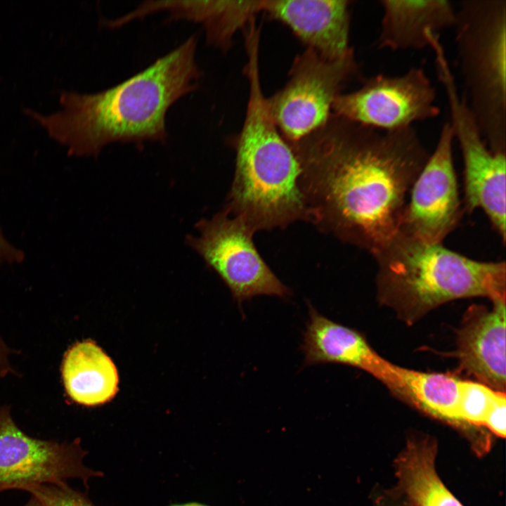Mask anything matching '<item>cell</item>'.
<instances>
[{
  "mask_svg": "<svg viewBox=\"0 0 506 506\" xmlns=\"http://www.w3.org/2000/svg\"><path fill=\"white\" fill-rule=\"evenodd\" d=\"M290 145L309 221L371 254L398 231L406 196L430 155L413 126L384 131L334 114Z\"/></svg>",
  "mask_w": 506,
  "mask_h": 506,
  "instance_id": "cell-1",
  "label": "cell"
},
{
  "mask_svg": "<svg viewBox=\"0 0 506 506\" xmlns=\"http://www.w3.org/2000/svg\"><path fill=\"white\" fill-rule=\"evenodd\" d=\"M198 39L193 34L122 82L93 93L67 92L62 110L32 112L49 134L75 155L96 156L107 145L168 138L166 117L182 97L196 91L202 77L197 60Z\"/></svg>",
  "mask_w": 506,
  "mask_h": 506,
  "instance_id": "cell-2",
  "label": "cell"
},
{
  "mask_svg": "<svg viewBox=\"0 0 506 506\" xmlns=\"http://www.w3.org/2000/svg\"><path fill=\"white\" fill-rule=\"evenodd\" d=\"M246 75L249 98L242 127L233 141L235 174L224 209L254 232L309 221L299 160L271 115L259 71Z\"/></svg>",
  "mask_w": 506,
  "mask_h": 506,
  "instance_id": "cell-3",
  "label": "cell"
},
{
  "mask_svg": "<svg viewBox=\"0 0 506 506\" xmlns=\"http://www.w3.org/2000/svg\"><path fill=\"white\" fill-rule=\"evenodd\" d=\"M382 304L410 324L447 301L473 297L505 299V261L472 259L397 231L372 253Z\"/></svg>",
  "mask_w": 506,
  "mask_h": 506,
  "instance_id": "cell-4",
  "label": "cell"
},
{
  "mask_svg": "<svg viewBox=\"0 0 506 506\" xmlns=\"http://www.w3.org/2000/svg\"><path fill=\"white\" fill-rule=\"evenodd\" d=\"M453 27L461 96L489 148L506 153V0L460 1Z\"/></svg>",
  "mask_w": 506,
  "mask_h": 506,
  "instance_id": "cell-5",
  "label": "cell"
},
{
  "mask_svg": "<svg viewBox=\"0 0 506 506\" xmlns=\"http://www.w3.org/2000/svg\"><path fill=\"white\" fill-rule=\"evenodd\" d=\"M355 79H361V67L353 49L332 60L310 48L298 55L286 84L267 98L271 115L284 139L293 145L324 126L335 98Z\"/></svg>",
  "mask_w": 506,
  "mask_h": 506,
  "instance_id": "cell-6",
  "label": "cell"
},
{
  "mask_svg": "<svg viewBox=\"0 0 506 506\" xmlns=\"http://www.w3.org/2000/svg\"><path fill=\"white\" fill-rule=\"evenodd\" d=\"M186 245L223 281L239 305L258 295L283 299L292 292L264 261L253 240L254 231L225 209L195 225Z\"/></svg>",
  "mask_w": 506,
  "mask_h": 506,
  "instance_id": "cell-7",
  "label": "cell"
},
{
  "mask_svg": "<svg viewBox=\"0 0 506 506\" xmlns=\"http://www.w3.org/2000/svg\"><path fill=\"white\" fill-rule=\"evenodd\" d=\"M436 98L423 67H414L401 75L363 79L358 89L335 98L332 114L367 127L396 131L437 117L441 110Z\"/></svg>",
  "mask_w": 506,
  "mask_h": 506,
  "instance_id": "cell-8",
  "label": "cell"
},
{
  "mask_svg": "<svg viewBox=\"0 0 506 506\" xmlns=\"http://www.w3.org/2000/svg\"><path fill=\"white\" fill-rule=\"evenodd\" d=\"M439 81L450 110L454 140L459 144L464 163L465 209H481L502 242H505L506 153L493 152L462 99L456 80L450 73Z\"/></svg>",
  "mask_w": 506,
  "mask_h": 506,
  "instance_id": "cell-9",
  "label": "cell"
},
{
  "mask_svg": "<svg viewBox=\"0 0 506 506\" xmlns=\"http://www.w3.org/2000/svg\"><path fill=\"white\" fill-rule=\"evenodd\" d=\"M87 452L80 440L59 443L31 437L13 420L9 408H0V492L46 484L66 483L79 479L86 486L100 472L84 465Z\"/></svg>",
  "mask_w": 506,
  "mask_h": 506,
  "instance_id": "cell-10",
  "label": "cell"
},
{
  "mask_svg": "<svg viewBox=\"0 0 506 506\" xmlns=\"http://www.w3.org/2000/svg\"><path fill=\"white\" fill-rule=\"evenodd\" d=\"M454 136L443 124L437 144L410 190L398 231L419 240L441 243L462 214L453 159Z\"/></svg>",
  "mask_w": 506,
  "mask_h": 506,
  "instance_id": "cell-11",
  "label": "cell"
},
{
  "mask_svg": "<svg viewBox=\"0 0 506 506\" xmlns=\"http://www.w3.org/2000/svg\"><path fill=\"white\" fill-rule=\"evenodd\" d=\"M308 306L309 320L301 346L304 365L339 363L355 367L406 398L403 368L381 357L359 332L319 313L311 304Z\"/></svg>",
  "mask_w": 506,
  "mask_h": 506,
  "instance_id": "cell-12",
  "label": "cell"
},
{
  "mask_svg": "<svg viewBox=\"0 0 506 506\" xmlns=\"http://www.w3.org/2000/svg\"><path fill=\"white\" fill-rule=\"evenodd\" d=\"M262 12L286 25L323 58L337 60L353 49L350 1L264 0Z\"/></svg>",
  "mask_w": 506,
  "mask_h": 506,
  "instance_id": "cell-13",
  "label": "cell"
},
{
  "mask_svg": "<svg viewBox=\"0 0 506 506\" xmlns=\"http://www.w3.org/2000/svg\"><path fill=\"white\" fill-rule=\"evenodd\" d=\"M493 306H472L457 337L456 356L462 370L490 388L505 387V299Z\"/></svg>",
  "mask_w": 506,
  "mask_h": 506,
  "instance_id": "cell-14",
  "label": "cell"
},
{
  "mask_svg": "<svg viewBox=\"0 0 506 506\" xmlns=\"http://www.w3.org/2000/svg\"><path fill=\"white\" fill-rule=\"evenodd\" d=\"M382 15L375 46L393 51L429 46V34L453 27L456 7L448 0H380Z\"/></svg>",
  "mask_w": 506,
  "mask_h": 506,
  "instance_id": "cell-15",
  "label": "cell"
},
{
  "mask_svg": "<svg viewBox=\"0 0 506 506\" xmlns=\"http://www.w3.org/2000/svg\"><path fill=\"white\" fill-rule=\"evenodd\" d=\"M61 376L67 396L84 406L105 404L118 391L119 375L115 363L91 339L78 342L66 351Z\"/></svg>",
  "mask_w": 506,
  "mask_h": 506,
  "instance_id": "cell-16",
  "label": "cell"
},
{
  "mask_svg": "<svg viewBox=\"0 0 506 506\" xmlns=\"http://www.w3.org/2000/svg\"><path fill=\"white\" fill-rule=\"evenodd\" d=\"M263 1H162L160 12L169 20H183L200 24L206 41L221 50L228 49L234 34L245 29L262 11Z\"/></svg>",
  "mask_w": 506,
  "mask_h": 506,
  "instance_id": "cell-17",
  "label": "cell"
},
{
  "mask_svg": "<svg viewBox=\"0 0 506 506\" xmlns=\"http://www.w3.org/2000/svg\"><path fill=\"white\" fill-rule=\"evenodd\" d=\"M435 458L432 441H410L396 461L401 489L413 506H462L438 476Z\"/></svg>",
  "mask_w": 506,
  "mask_h": 506,
  "instance_id": "cell-18",
  "label": "cell"
},
{
  "mask_svg": "<svg viewBox=\"0 0 506 506\" xmlns=\"http://www.w3.org/2000/svg\"><path fill=\"white\" fill-rule=\"evenodd\" d=\"M403 382L406 399L435 416L458 421L461 380L448 375L403 368Z\"/></svg>",
  "mask_w": 506,
  "mask_h": 506,
  "instance_id": "cell-19",
  "label": "cell"
},
{
  "mask_svg": "<svg viewBox=\"0 0 506 506\" xmlns=\"http://www.w3.org/2000/svg\"><path fill=\"white\" fill-rule=\"evenodd\" d=\"M495 391L479 382L461 380L458 407V421L483 425Z\"/></svg>",
  "mask_w": 506,
  "mask_h": 506,
  "instance_id": "cell-20",
  "label": "cell"
},
{
  "mask_svg": "<svg viewBox=\"0 0 506 506\" xmlns=\"http://www.w3.org/2000/svg\"><path fill=\"white\" fill-rule=\"evenodd\" d=\"M21 490L31 493L42 506H95L86 495L66 483L30 485Z\"/></svg>",
  "mask_w": 506,
  "mask_h": 506,
  "instance_id": "cell-21",
  "label": "cell"
},
{
  "mask_svg": "<svg viewBox=\"0 0 506 506\" xmlns=\"http://www.w3.org/2000/svg\"><path fill=\"white\" fill-rule=\"evenodd\" d=\"M505 394L502 391H495L486 413L483 425L502 438L505 436Z\"/></svg>",
  "mask_w": 506,
  "mask_h": 506,
  "instance_id": "cell-22",
  "label": "cell"
},
{
  "mask_svg": "<svg viewBox=\"0 0 506 506\" xmlns=\"http://www.w3.org/2000/svg\"><path fill=\"white\" fill-rule=\"evenodd\" d=\"M22 258V252L11 246L0 231V263L18 261Z\"/></svg>",
  "mask_w": 506,
  "mask_h": 506,
  "instance_id": "cell-23",
  "label": "cell"
},
{
  "mask_svg": "<svg viewBox=\"0 0 506 506\" xmlns=\"http://www.w3.org/2000/svg\"><path fill=\"white\" fill-rule=\"evenodd\" d=\"M8 355L9 350L0 337V377H4L13 371Z\"/></svg>",
  "mask_w": 506,
  "mask_h": 506,
  "instance_id": "cell-24",
  "label": "cell"
},
{
  "mask_svg": "<svg viewBox=\"0 0 506 506\" xmlns=\"http://www.w3.org/2000/svg\"><path fill=\"white\" fill-rule=\"evenodd\" d=\"M24 506H42L39 501L34 497L32 496L30 500Z\"/></svg>",
  "mask_w": 506,
  "mask_h": 506,
  "instance_id": "cell-25",
  "label": "cell"
},
{
  "mask_svg": "<svg viewBox=\"0 0 506 506\" xmlns=\"http://www.w3.org/2000/svg\"><path fill=\"white\" fill-rule=\"evenodd\" d=\"M171 506H207V505H202V504L197 503V502H190V503H186V504H183V505H174Z\"/></svg>",
  "mask_w": 506,
  "mask_h": 506,
  "instance_id": "cell-26",
  "label": "cell"
}]
</instances>
